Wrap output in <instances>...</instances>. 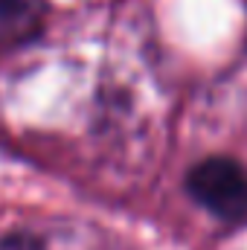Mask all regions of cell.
Wrapping results in <instances>:
<instances>
[{
	"label": "cell",
	"instance_id": "1",
	"mask_svg": "<svg viewBox=\"0 0 247 250\" xmlns=\"http://www.w3.org/2000/svg\"><path fill=\"white\" fill-rule=\"evenodd\" d=\"M186 187L201 207H206L218 218L233 221L247 212V175L230 157L201 160L189 172Z\"/></svg>",
	"mask_w": 247,
	"mask_h": 250
},
{
	"label": "cell",
	"instance_id": "2",
	"mask_svg": "<svg viewBox=\"0 0 247 250\" xmlns=\"http://www.w3.org/2000/svg\"><path fill=\"white\" fill-rule=\"evenodd\" d=\"M41 26V0H0V41H26Z\"/></svg>",
	"mask_w": 247,
	"mask_h": 250
}]
</instances>
